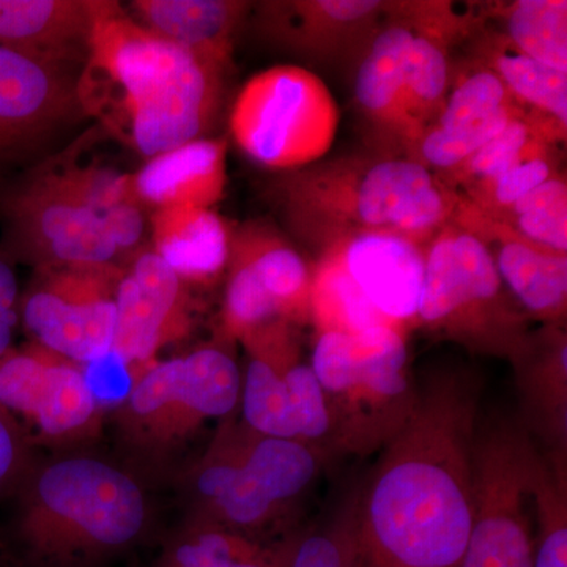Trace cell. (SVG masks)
Wrapping results in <instances>:
<instances>
[{
    "instance_id": "cell-1",
    "label": "cell",
    "mask_w": 567,
    "mask_h": 567,
    "mask_svg": "<svg viewBox=\"0 0 567 567\" xmlns=\"http://www.w3.org/2000/svg\"><path fill=\"white\" fill-rule=\"evenodd\" d=\"M480 379L443 365L354 491L358 567H458L475 516Z\"/></svg>"
},
{
    "instance_id": "cell-2",
    "label": "cell",
    "mask_w": 567,
    "mask_h": 567,
    "mask_svg": "<svg viewBox=\"0 0 567 567\" xmlns=\"http://www.w3.org/2000/svg\"><path fill=\"white\" fill-rule=\"evenodd\" d=\"M223 78L221 70L142 28L117 2L92 0L78 100L84 115L144 158L203 137L221 102Z\"/></svg>"
},
{
    "instance_id": "cell-3",
    "label": "cell",
    "mask_w": 567,
    "mask_h": 567,
    "mask_svg": "<svg viewBox=\"0 0 567 567\" xmlns=\"http://www.w3.org/2000/svg\"><path fill=\"white\" fill-rule=\"evenodd\" d=\"M7 502L0 543L18 567H110L148 525L136 477L82 454L32 462Z\"/></svg>"
},
{
    "instance_id": "cell-4",
    "label": "cell",
    "mask_w": 567,
    "mask_h": 567,
    "mask_svg": "<svg viewBox=\"0 0 567 567\" xmlns=\"http://www.w3.org/2000/svg\"><path fill=\"white\" fill-rule=\"evenodd\" d=\"M271 197L290 234L320 256L349 238L394 234L427 246L461 194L409 156H342L282 173Z\"/></svg>"
},
{
    "instance_id": "cell-5",
    "label": "cell",
    "mask_w": 567,
    "mask_h": 567,
    "mask_svg": "<svg viewBox=\"0 0 567 567\" xmlns=\"http://www.w3.org/2000/svg\"><path fill=\"white\" fill-rule=\"evenodd\" d=\"M327 451L251 429L219 432L192 473L194 522L265 537L315 484Z\"/></svg>"
},
{
    "instance_id": "cell-6",
    "label": "cell",
    "mask_w": 567,
    "mask_h": 567,
    "mask_svg": "<svg viewBox=\"0 0 567 567\" xmlns=\"http://www.w3.org/2000/svg\"><path fill=\"white\" fill-rule=\"evenodd\" d=\"M404 331L317 334L311 368L331 417L330 453L368 456L393 439L416 402Z\"/></svg>"
},
{
    "instance_id": "cell-7",
    "label": "cell",
    "mask_w": 567,
    "mask_h": 567,
    "mask_svg": "<svg viewBox=\"0 0 567 567\" xmlns=\"http://www.w3.org/2000/svg\"><path fill=\"white\" fill-rule=\"evenodd\" d=\"M529 320L480 238L450 221L429 241L416 327L513 363L532 334Z\"/></svg>"
},
{
    "instance_id": "cell-8",
    "label": "cell",
    "mask_w": 567,
    "mask_h": 567,
    "mask_svg": "<svg viewBox=\"0 0 567 567\" xmlns=\"http://www.w3.org/2000/svg\"><path fill=\"white\" fill-rule=\"evenodd\" d=\"M241 372L223 347H204L153 363L134 377L117 423L140 456L158 461L181 450L208 421L240 404Z\"/></svg>"
},
{
    "instance_id": "cell-9",
    "label": "cell",
    "mask_w": 567,
    "mask_h": 567,
    "mask_svg": "<svg viewBox=\"0 0 567 567\" xmlns=\"http://www.w3.org/2000/svg\"><path fill=\"white\" fill-rule=\"evenodd\" d=\"M540 450L520 420L480 421L475 516L458 567H533V480Z\"/></svg>"
},
{
    "instance_id": "cell-10",
    "label": "cell",
    "mask_w": 567,
    "mask_h": 567,
    "mask_svg": "<svg viewBox=\"0 0 567 567\" xmlns=\"http://www.w3.org/2000/svg\"><path fill=\"white\" fill-rule=\"evenodd\" d=\"M338 126L333 93L316 73L297 65L254 74L230 112V133L241 152L281 173L323 159Z\"/></svg>"
},
{
    "instance_id": "cell-11",
    "label": "cell",
    "mask_w": 567,
    "mask_h": 567,
    "mask_svg": "<svg viewBox=\"0 0 567 567\" xmlns=\"http://www.w3.org/2000/svg\"><path fill=\"white\" fill-rule=\"evenodd\" d=\"M0 254L33 270L122 257L102 219L39 164L0 185Z\"/></svg>"
},
{
    "instance_id": "cell-12",
    "label": "cell",
    "mask_w": 567,
    "mask_h": 567,
    "mask_svg": "<svg viewBox=\"0 0 567 567\" xmlns=\"http://www.w3.org/2000/svg\"><path fill=\"white\" fill-rule=\"evenodd\" d=\"M122 274L118 265L96 264L33 270L18 308L32 344L80 365L111 352Z\"/></svg>"
},
{
    "instance_id": "cell-13",
    "label": "cell",
    "mask_w": 567,
    "mask_h": 567,
    "mask_svg": "<svg viewBox=\"0 0 567 567\" xmlns=\"http://www.w3.org/2000/svg\"><path fill=\"white\" fill-rule=\"evenodd\" d=\"M66 63L0 48V185L40 163L55 134L82 117Z\"/></svg>"
},
{
    "instance_id": "cell-14",
    "label": "cell",
    "mask_w": 567,
    "mask_h": 567,
    "mask_svg": "<svg viewBox=\"0 0 567 567\" xmlns=\"http://www.w3.org/2000/svg\"><path fill=\"white\" fill-rule=\"evenodd\" d=\"M0 410L33 446L81 439L102 406L80 364L32 344L0 358Z\"/></svg>"
},
{
    "instance_id": "cell-15",
    "label": "cell",
    "mask_w": 567,
    "mask_h": 567,
    "mask_svg": "<svg viewBox=\"0 0 567 567\" xmlns=\"http://www.w3.org/2000/svg\"><path fill=\"white\" fill-rule=\"evenodd\" d=\"M260 39L317 63L364 54L390 2L383 0H265L252 3Z\"/></svg>"
},
{
    "instance_id": "cell-16",
    "label": "cell",
    "mask_w": 567,
    "mask_h": 567,
    "mask_svg": "<svg viewBox=\"0 0 567 567\" xmlns=\"http://www.w3.org/2000/svg\"><path fill=\"white\" fill-rule=\"evenodd\" d=\"M451 223L483 241L499 278L529 319L565 324L567 256L547 251L461 196Z\"/></svg>"
},
{
    "instance_id": "cell-17",
    "label": "cell",
    "mask_w": 567,
    "mask_h": 567,
    "mask_svg": "<svg viewBox=\"0 0 567 567\" xmlns=\"http://www.w3.org/2000/svg\"><path fill=\"white\" fill-rule=\"evenodd\" d=\"M117 323L112 350L128 364H148L188 327L185 282L153 249L134 254L115 293Z\"/></svg>"
},
{
    "instance_id": "cell-18",
    "label": "cell",
    "mask_w": 567,
    "mask_h": 567,
    "mask_svg": "<svg viewBox=\"0 0 567 567\" xmlns=\"http://www.w3.org/2000/svg\"><path fill=\"white\" fill-rule=\"evenodd\" d=\"M425 248L394 234H365L330 248L377 311L399 330L416 327ZM328 251V249H327Z\"/></svg>"
},
{
    "instance_id": "cell-19",
    "label": "cell",
    "mask_w": 567,
    "mask_h": 567,
    "mask_svg": "<svg viewBox=\"0 0 567 567\" xmlns=\"http://www.w3.org/2000/svg\"><path fill=\"white\" fill-rule=\"evenodd\" d=\"M412 39L406 2H390L354 78V102L365 122L380 136L401 142L409 153L420 140L405 100V61Z\"/></svg>"
},
{
    "instance_id": "cell-20",
    "label": "cell",
    "mask_w": 567,
    "mask_h": 567,
    "mask_svg": "<svg viewBox=\"0 0 567 567\" xmlns=\"http://www.w3.org/2000/svg\"><path fill=\"white\" fill-rule=\"evenodd\" d=\"M413 39L406 52L405 100L417 133L423 134L445 106L451 87L450 51L475 31L484 14L461 11L451 2H406Z\"/></svg>"
},
{
    "instance_id": "cell-21",
    "label": "cell",
    "mask_w": 567,
    "mask_h": 567,
    "mask_svg": "<svg viewBox=\"0 0 567 567\" xmlns=\"http://www.w3.org/2000/svg\"><path fill=\"white\" fill-rule=\"evenodd\" d=\"M516 372L524 417L546 453L567 454V336L565 324H543L532 331L524 350L511 363Z\"/></svg>"
},
{
    "instance_id": "cell-22",
    "label": "cell",
    "mask_w": 567,
    "mask_h": 567,
    "mask_svg": "<svg viewBox=\"0 0 567 567\" xmlns=\"http://www.w3.org/2000/svg\"><path fill=\"white\" fill-rule=\"evenodd\" d=\"M241 0H134V20L226 73L235 37L251 11Z\"/></svg>"
},
{
    "instance_id": "cell-23",
    "label": "cell",
    "mask_w": 567,
    "mask_h": 567,
    "mask_svg": "<svg viewBox=\"0 0 567 567\" xmlns=\"http://www.w3.org/2000/svg\"><path fill=\"white\" fill-rule=\"evenodd\" d=\"M226 142L204 137L159 153L132 175L134 196L153 210L210 208L226 189Z\"/></svg>"
},
{
    "instance_id": "cell-24",
    "label": "cell",
    "mask_w": 567,
    "mask_h": 567,
    "mask_svg": "<svg viewBox=\"0 0 567 567\" xmlns=\"http://www.w3.org/2000/svg\"><path fill=\"white\" fill-rule=\"evenodd\" d=\"M92 0H0V48L84 63Z\"/></svg>"
},
{
    "instance_id": "cell-25",
    "label": "cell",
    "mask_w": 567,
    "mask_h": 567,
    "mask_svg": "<svg viewBox=\"0 0 567 567\" xmlns=\"http://www.w3.org/2000/svg\"><path fill=\"white\" fill-rule=\"evenodd\" d=\"M151 234L153 251L183 282H212L226 271L233 230L212 208L153 210Z\"/></svg>"
},
{
    "instance_id": "cell-26",
    "label": "cell",
    "mask_w": 567,
    "mask_h": 567,
    "mask_svg": "<svg viewBox=\"0 0 567 567\" xmlns=\"http://www.w3.org/2000/svg\"><path fill=\"white\" fill-rule=\"evenodd\" d=\"M39 166L102 219L122 257L141 251L147 221L144 207L134 196L132 175L100 164L61 162L52 167L48 163Z\"/></svg>"
},
{
    "instance_id": "cell-27",
    "label": "cell",
    "mask_w": 567,
    "mask_h": 567,
    "mask_svg": "<svg viewBox=\"0 0 567 567\" xmlns=\"http://www.w3.org/2000/svg\"><path fill=\"white\" fill-rule=\"evenodd\" d=\"M230 241L248 257L281 319L290 324L311 323L312 267L293 245L259 221L238 226Z\"/></svg>"
},
{
    "instance_id": "cell-28",
    "label": "cell",
    "mask_w": 567,
    "mask_h": 567,
    "mask_svg": "<svg viewBox=\"0 0 567 567\" xmlns=\"http://www.w3.org/2000/svg\"><path fill=\"white\" fill-rule=\"evenodd\" d=\"M301 536L257 539L192 520L167 544L155 567H292Z\"/></svg>"
},
{
    "instance_id": "cell-29",
    "label": "cell",
    "mask_w": 567,
    "mask_h": 567,
    "mask_svg": "<svg viewBox=\"0 0 567 567\" xmlns=\"http://www.w3.org/2000/svg\"><path fill=\"white\" fill-rule=\"evenodd\" d=\"M311 323L316 324L317 334L327 331L357 334L383 324L394 327L365 300L330 249L317 256L312 265Z\"/></svg>"
},
{
    "instance_id": "cell-30",
    "label": "cell",
    "mask_w": 567,
    "mask_h": 567,
    "mask_svg": "<svg viewBox=\"0 0 567 567\" xmlns=\"http://www.w3.org/2000/svg\"><path fill=\"white\" fill-rule=\"evenodd\" d=\"M505 25V40L522 54L567 73L566 0H516L488 7Z\"/></svg>"
},
{
    "instance_id": "cell-31",
    "label": "cell",
    "mask_w": 567,
    "mask_h": 567,
    "mask_svg": "<svg viewBox=\"0 0 567 567\" xmlns=\"http://www.w3.org/2000/svg\"><path fill=\"white\" fill-rule=\"evenodd\" d=\"M484 58L514 102L567 130V73L522 54L505 37L492 41Z\"/></svg>"
},
{
    "instance_id": "cell-32",
    "label": "cell",
    "mask_w": 567,
    "mask_h": 567,
    "mask_svg": "<svg viewBox=\"0 0 567 567\" xmlns=\"http://www.w3.org/2000/svg\"><path fill=\"white\" fill-rule=\"evenodd\" d=\"M565 454L540 453L533 480V567H567V472Z\"/></svg>"
},
{
    "instance_id": "cell-33",
    "label": "cell",
    "mask_w": 567,
    "mask_h": 567,
    "mask_svg": "<svg viewBox=\"0 0 567 567\" xmlns=\"http://www.w3.org/2000/svg\"><path fill=\"white\" fill-rule=\"evenodd\" d=\"M550 252L567 256V182L565 173L540 183L502 215L494 216Z\"/></svg>"
},
{
    "instance_id": "cell-34",
    "label": "cell",
    "mask_w": 567,
    "mask_h": 567,
    "mask_svg": "<svg viewBox=\"0 0 567 567\" xmlns=\"http://www.w3.org/2000/svg\"><path fill=\"white\" fill-rule=\"evenodd\" d=\"M516 104L498 74L487 63H473L457 76L454 87L447 92L445 106L431 126L445 132L470 128Z\"/></svg>"
},
{
    "instance_id": "cell-35",
    "label": "cell",
    "mask_w": 567,
    "mask_h": 567,
    "mask_svg": "<svg viewBox=\"0 0 567 567\" xmlns=\"http://www.w3.org/2000/svg\"><path fill=\"white\" fill-rule=\"evenodd\" d=\"M555 145V142L539 137L505 173L499 174L494 181L462 193L461 196L487 215H502L540 183L561 173L558 169Z\"/></svg>"
},
{
    "instance_id": "cell-36",
    "label": "cell",
    "mask_w": 567,
    "mask_h": 567,
    "mask_svg": "<svg viewBox=\"0 0 567 567\" xmlns=\"http://www.w3.org/2000/svg\"><path fill=\"white\" fill-rule=\"evenodd\" d=\"M522 110L524 107L516 104L486 122L477 123L470 128L456 130V132H445L436 126H429L413 145L409 158L423 164L436 175L451 173L488 141L494 140L496 134L502 133L511 118Z\"/></svg>"
},
{
    "instance_id": "cell-37",
    "label": "cell",
    "mask_w": 567,
    "mask_h": 567,
    "mask_svg": "<svg viewBox=\"0 0 567 567\" xmlns=\"http://www.w3.org/2000/svg\"><path fill=\"white\" fill-rule=\"evenodd\" d=\"M292 567H358L354 546V492L336 516L316 532L303 533Z\"/></svg>"
},
{
    "instance_id": "cell-38",
    "label": "cell",
    "mask_w": 567,
    "mask_h": 567,
    "mask_svg": "<svg viewBox=\"0 0 567 567\" xmlns=\"http://www.w3.org/2000/svg\"><path fill=\"white\" fill-rule=\"evenodd\" d=\"M81 369L89 390L92 391L100 406L104 404L118 406L132 391L134 383L132 364L126 363L114 350L91 363L82 364Z\"/></svg>"
},
{
    "instance_id": "cell-39",
    "label": "cell",
    "mask_w": 567,
    "mask_h": 567,
    "mask_svg": "<svg viewBox=\"0 0 567 567\" xmlns=\"http://www.w3.org/2000/svg\"><path fill=\"white\" fill-rule=\"evenodd\" d=\"M18 425L0 410V499L13 494L32 465V450Z\"/></svg>"
},
{
    "instance_id": "cell-40",
    "label": "cell",
    "mask_w": 567,
    "mask_h": 567,
    "mask_svg": "<svg viewBox=\"0 0 567 567\" xmlns=\"http://www.w3.org/2000/svg\"><path fill=\"white\" fill-rule=\"evenodd\" d=\"M20 282L14 264L0 254V320L20 324Z\"/></svg>"
},
{
    "instance_id": "cell-41",
    "label": "cell",
    "mask_w": 567,
    "mask_h": 567,
    "mask_svg": "<svg viewBox=\"0 0 567 567\" xmlns=\"http://www.w3.org/2000/svg\"><path fill=\"white\" fill-rule=\"evenodd\" d=\"M9 566L6 558V551H3L2 543H0V567Z\"/></svg>"
}]
</instances>
